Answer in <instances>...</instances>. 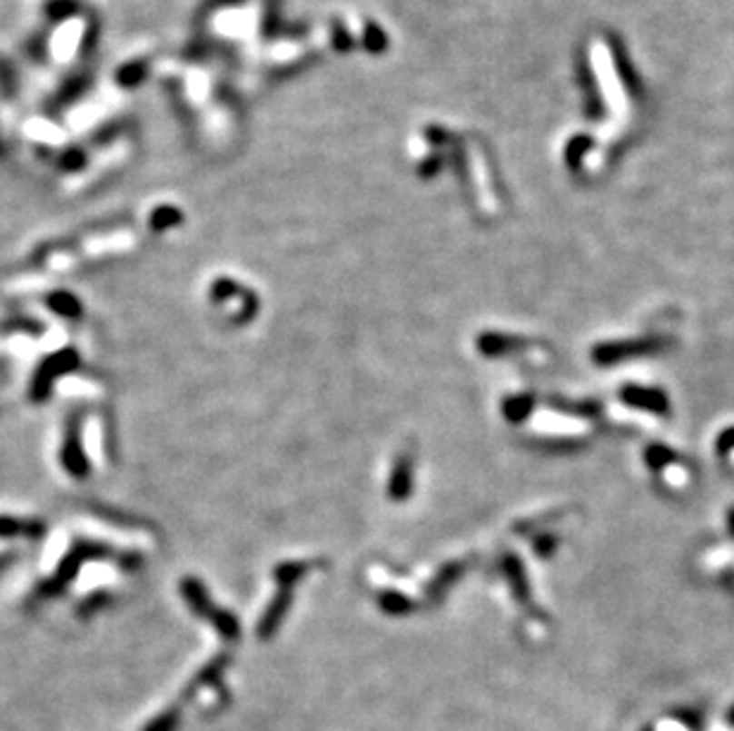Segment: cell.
I'll return each mask as SVG.
<instances>
[{
	"mask_svg": "<svg viewBox=\"0 0 734 731\" xmlns=\"http://www.w3.org/2000/svg\"><path fill=\"white\" fill-rule=\"evenodd\" d=\"M659 731H687V729L682 725H678V722H668V725L660 726Z\"/></svg>",
	"mask_w": 734,
	"mask_h": 731,
	"instance_id": "7c38bea8",
	"label": "cell"
},
{
	"mask_svg": "<svg viewBox=\"0 0 734 731\" xmlns=\"http://www.w3.org/2000/svg\"><path fill=\"white\" fill-rule=\"evenodd\" d=\"M559 547V537L556 535H540L535 539V551L542 556V558H550L551 553Z\"/></svg>",
	"mask_w": 734,
	"mask_h": 731,
	"instance_id": "30bf717a",
	"label": "cell"
},
{
	"mask_svg": "<svg viewBox=\"0 0 734 731\" xmlns=\"http://www.w3.org/2000/svg\"><path fill=\"white\" fill-rule=\"evenodd\" d=\"M556 411L570 413V416H582V418H597L601 413V406L597 401H570V400H559L556 397L554 401Z\"/></svg>",
	"mask_w": 734,
	"mask_h": 731,
	"instance_id": "52a82bcc",
	"label": "cell"
},
{
	"mask_svg": "<svg viewBox=\"0 0 734 731\" xmlns=\"http://www.w3.org/2000/svg\"><path fill=\"white\" fill-rule=\"evenodd\" d=\"M670 344L668 338L660 335H644V338H625L599 342L592 350V361L597 366H616V363L630 361V359L654 357Z\"/></svg>",
	"mask_w": 734,
	"mask_h": 731,
	"instance_id": "6da1fadb",
	"label": "cell"
},
{
	"mask_svg": "<svg viewBox=\"0 0 734 731\" xmlns=\"http://www.w3.org/2000/svg\"><path fill=\"white\" fill-rule=\"evenodd\" d=\"M728 722H729V725L734 726V707H732V710H729V715H728Z\"/></svg>",
	"mask_w": 734,
	"mask_h": 731,
	"instance_id": "5bb4252c",
	"label": "cell"
},
{
	"mask_svg": "<svg viewBox=\"0 0 734 731\" xmlns=\"http://www.w3.org/2000/svg\"><path fill=\"white\" fill-rule=\"evenodd\" d=\"M535 411V397L531 392L523 394H511L506 397L504 404H501V416H504L506 423L511 425H521L523 420H528V416Z\"/></svg>",
	"mask_w": 734,
	"mask_h": 731,
	"instance_id": "5b68a950",
	"label": "cell"
},
{
	"mask_svg": "<svg viewBox=\"0 0 734 731\" xmlns=\"http://www.w3.org/2000/svg\"><path fill=\"white\" fill-rule=\"evenodd\" d=\"M618 400L623 401L630 409H637V411H647L651 416H660L666 418L670 416V400L668 394L659 388H642V385H623L620 392H618Z\"/></svg>",
	"mask_w": 734,
	"mask_h": 731,
	"instance_id": "7a4b0ae2",
	"label": "cell"
},
{
	"mask_svg": "<svg viewBox=\"0 0 734 731\" xmlns=\"http://www.w3.org/2000/svg\"><path fill=\"white\" fill-rule=\"evenodd\" d=\"M176 726H179V713L176 710H167L160 717H154L150 725H145L143 731H176Z\"/></svg>",
	"mask_w": 734,
	"mask_h": 731,
	"instance_id": "9c48e42d",
	"label": "cell"
},
{
	"mask_svg": "<svg viewBox=\"0 0 734 731\" xmlns=\"http://www.w3.org/2000/svg\"><path fill=\"white\" fill-rule=\"evenodd\" d=\"M728 529H729V535L734 537V506L728 510Z\"/></svg>",
	"mask_w": 734,
	"mask_h": 731,
	"instance_id": "4fadbf2b",
	"label": "cell"
},
{
	"mask_svg": "<svg viewBox=\"0 0 734 731\" xmlns=\"http://www.w3.org/2000/svg\"><path fill=\"white\" fill-rule=\"evenodd\" d=\"M644 461H647V466L651 468L654 473H660L663 468H668L670 463L678 461V454H675L670 447H666V444L654 442L644 449Z\"/></svg>",
	"mask_w": 734,
	"mask_h": 731,
	"instance_id": "8992f818",
	"label": "cell"
},
{
	"mask_svg": "<svg viewBox=\"0 0 734 731\" xmlns=\"http://www.w3.org/2000/svg\"><path fill=\"white\" fill-rule=\"evenodd\" d=\"M409 478H412V463L409 461H400V466H397L395 470V478H392V494H395L397 499L407 497L409 494Z\"/></svg>",
	"mask_w": 734,
	"mask_h": 731,
	"instance_id": "ba28073f",
	"label": "cell"
},
{
	"mask_svg": "<svg viewBox=\"0 0 734 731\" xmlns=\"http://www.w3.org/2000/svg\"><path fill=\"white\" fill-rule=\"evenodd\" d=\"M501 572H504L506 582L511 587V597L516 598V603H519L521 608L537 613L535 601H532L531 582L525 578V568L516 553H504V558H501Z\"/></svg>",
	"mask_w": 734,
	"mask_h": 731,
	"instance_id": "3957f363",
	"label": "cell"
},
{
	"mask_svg": "<svg viewBox=\"0 0 734 731\" xmlns=\"http://www.w3.org/2000/svg\"><path fill=\"white\" fill-rule=\"evenodd\" d=\"M525 347H528V342L523 338L504 335V332H482L481 338H478V350H481L482 357L488 359L509 357V354L523 351Z\"/></svg>",
	"mask_w": 734,
	"mask_h": 731,
	"instance_id": "277c9868",
	"label": "cell"
},
{
	"mask_svg": "<svg viewBox=\"0 0 734 731\" xmlns=\"http://www.w3.org/2000/svg\"><path fill=\"white\" fill-rule=\"evenodd\" d=\"M729 451H734V428H728L722 430L716 440V454L718 456H728Z\"/></svg>",
	"mask_w": 734,
	"mask_h": 731,
	"instance_id": "8fae6325",
	"label": "cell"
}]
</instances>
